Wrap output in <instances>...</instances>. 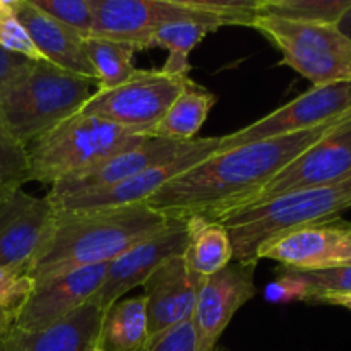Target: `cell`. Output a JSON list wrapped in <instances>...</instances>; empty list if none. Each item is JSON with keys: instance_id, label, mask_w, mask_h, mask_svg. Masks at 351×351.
Masks as SVG:
<instances>
[{"instance_id": "obj_35", "label": "cell", "mask_w": 351, "mask_h": 351, "mask_svg": "<svg viewBox=\"0 0 351 351\" xmlns=\"http://www.w3.org/2000/svg\"><path fill=\"white\" fill-rule=\"evenodd\" d=\"M336 26H338L339 31H341V33L351 41V3H350L348 9L345 10V14H343L341 19L338 21V24H336Z\"/></svg>"}, {"instance_id": "obj_16", "label": "cell", "mask_w": 351, "mask_h": 351, "mask_svg": "<svg viewBox=\"0 0 351 351\" xmlns=\"http://www.w3.org/2000/svg\"><path fill=\"white\" fill-rule=\"evenodd\" d=\"M187 144L189 143H173V141L160 139V137L144 136L143 139L99 161L95 167L51 185L47 197L50 201H57V199L113 187L120 182L143 173L144 170L161 161L177 156L187 147Z\"/></svg>"}, {"instance_id": "obj_30", "label": "cell", "mask_w": 351, "mask_h": 351, "mask_svg": "<svg viewBox=\"0 0 351 351\" xmlns=\"http://www.w3.org/2000/svg\"><path fill=\"white\" fill-rule=\"evenodd\" d=\"M41 12L71 27L82 38L91 36L95 24L93 0H31Z\"/></svg>"}, {"instance_id": "obj_26", "label": "cell", "mask_w": 351, "mask_h": 351, "mask_svg": "<svg viewBox=\"0 0 351 351\" xmlns=\"http://www.w3.org/2000/svg\"><path fill=\"white\" fill-rule=\"evenodd\" d=\"M86 53L96 72V89H113L137 72L134 55L137 48L103 38H86Z\"/></svg>"}, {"instance_id": "obj_36", "label": "cell", "mask_w": 351, "mask_h": 351, "mask_svg": "<svg viewBox=\"0 0 351 351\" xmlns=\"http://www.w3.org/2000/svg\"><path fill=\"white\" fill-rule=\"evenodd\" d=\"M0 351H5V343H3V336H0Z\"/></svg>"}, {"instance_id": "obj_10", "label": "cell", "mask_w": 351, "mask_h": 351, "mask_svg": "<svg viewBox=\"0 0 351 351\" xmlns=\"http://www.w3.org/2000/svg\"><path fill=\"white\" fill-rule=\"evenodd\" d=\"M351 175V115L312 144L239 209L256 208L290 192L321 187ZM233 211V213H235ZM232 215V213H230ZM228 216V215H226ZM225 218V216H223Z\"/></svg>"}, {"instance_id": "obj_12", "label": "cell", "mask_w": 351, "mask_h": 351, "mask_svg": "<svg viewBox=\"0 0 351 351\" xmlns=\"http://www.w3.org/2000/svg\"><path fill=\"white\" fill-rule=\"evenodd\" d=\"M259 263H235L202 278L195 298L192 326L195 351H215L233 315L256 295V269Z\"/></svg>"}, {"instance_id": "obj_28", "label": "cell", "mask_w": 351, "mask_h": 351, "mask_svg": "<svg viewBox=\"0 0 351 351\" xmlns=\"http://www.w3.org/2000/svg\"><path fill=\"white\" fill-rule=\"evenodd\" d=\"M29 178L27 147L10 134L0 117V197L23 189Z\"/></svg>"}, {"instance_id": "obj_33", "label": "cell", "mask_w": 351, "mask_h": 351, "mask_svg": "<svg viewBox=\"0 0 351 351\" xmlns=\"http://www.w3.org/2000/svg\"><path fill=\"white\" fill-rule=\"evenodd\" d=\"M31 62L34 60H29V58L23 57V55L12 53V51L0 47V88L9 84L21 72L26 71L31 65Z\"/></svg>"}, {"instance_id": "obj_38", "label": "cell", "mask_w": 351, "mask_h": 351, "mask_svg": "<svg viewBox=\"0 0 351 351\" xmlns=\"http://www.w3.org/2000/svg\"><path fill=\"white\" fill-rule=\"evenodd\" d=\"M215 351H223V350H221V348H216Z\"/></svg>"}, {"instance_id": "obj_15", "label": "cell", "mask_w": 351, "mask_h": 351, "mask_svg": "<svg viewBox=\"0 0 351 351\" xmlns=\"http://www.w3.org/2000/svg\"><path fill=\"white\" fill-rule=\"evenodd\" d=\"M55 219L48 197H34L23 189L0 197V267L29 269L43 249Z\"/></svg>"}, {"instance_id": "obj_1", "label": "cell", "mask_w": 351, "mask_h": 351, "mask_svg": "<svg viewBox=\"0 0 351 351\" xmlns=\"http://www.w3.org/2000/svg\"><path fill=\"white\" fill-rule=\"evenodd\" d=\"M346 117L302 132L243 144L230 151H216L199 165L171 178L147 199L146 204L168 218L204 216L218 221L257 194L295 158L331 132Z\"/></svg>"}, {"instance_id": "obj_7", "label": "cell", "mask_w": 351, "mask_h": 351, "mask_svg": "<svg viewBox=\"0 0 351 351\" xmlns=\"http://www.w3.org/2000/svg\"><path fill=\"white\" fill-rule=\"evenodd\" d=\"M250 27L280 50V65L304 75L312 88L351 81V41L336 24L256 16Z\"/></svg>"}, {"instance_id": "obj_5", "label": "cell", "mask_w": 351, "mask_h": 351, "mask_svg": "<svg viewBox=\"0 0 351 351\" xmlns=\"http://www.w3.org/2000/svg\"><path fill=\"white\" fill-rule=\"evenodd\" d=\"M91 36L147 50L161 26L194 21L208 26H245L250 17L247 0H93ZM89 36V38H91Z\"/></svg>"}, {"instance_id": "obj_9", "label": "cell", "mask_w": 351, "mask_h": 351, "mask_svg": "<svg viewBox=\"0 0 351 351\" xmlns=\"http://www.w3.org/2000/svg\"><path fill=\"white\" fill-rule=\"evenodd\" d=\"M351 113V81L311 88L257 122L219 137L218 151L314 129Z\"/></svg>"}, {"instance_id": "obj_23", "label": "cell", "mask_w": 351, "mask_h": 351, "mask_svg": "<svg viewBox=\"0 0 351 351\" xmlns=\"http://www.w3.org/2000/svg\"><path fill=\"white\" fill-rule=\"evenodd\" d=\"M215 103L216 96L209 89L202 88L189 77L184 91L171 103L149 136L173 143H191L201 130Z\"/></svg>"}, {"instance_id": "obj_14", "label": "cell", "mask_w": 351, "mask_h": 351, "mask_svg": "<svg viewBox=\"0 0 351 351\" xmlns=\"http://www.w3.org/2000/svg\"><path fill=\"white\" fill-rule=\"evenodd\" d=\"M297 271H322L351 264V223L345 219L317 223L271 240L257 254Z\"/></svg>"}, {"instance_id": "obj_27", "label": "cell", "mask_w": 351, "mask_h": 351, "mask_svg": "<svg viewBox=\"0 0 351 351\" xmlns=\"http://www.w3.org/2000/svg\"><path fill=\"white\" fill-rule=\"evenodd\" d=\"M351 0H259L257 16L283 17L304 23L338 24Z\"/></svg>"}, {"instance_id": "obj_24", "label": "cell", "mask_w": 351, "mask_h": 351, "mask_svg": "<svg viewBox=\"0 0 351 351\" xmlns=\"http://www.w3.org/2000/svg\"><path fill=\"white\" fill-rule=\"evenodd\" d=\"M146 343L147 315L143 295L115 302L103 315L96 346L101 351H139Z\"/></svg>"}, {"instance_id": "obj_25", "label": "cell", "mask_w": 351, "mask_h": 351, "mask_svg": "<svg viewBox=\"0 0 351 351\" xmlns=\"http://www.w3.org/2000/svg\"><path fill=\"white\" fill-rule=\"evenodd\" d=\"M216 27L208 26L194 21H177L161 26L151 38L149 48H165L168 51V58L160 71L170 75H184L187 77L191 72L189 55L191 51L204 40V36Z\"/></svg>"}, {"instance_id": "obj_11", "label": "cell", "mask_w": 351, "mask_h": 351, "mask_svg": "<svg viewBox=\"0 0 351 351\" xmlns=\"http://www.w3.org/2000/svg\"><path fill=\"white\" fill-rule=\"evenodd\" d=\"M187 237V218H175L165 230L120 254L108 264L105 280L89 304L101 312L108 311L127 291L143 287L158 267L184 256Z\"/></svg>"}, {"instance_id": "obj_20", "label": "cell", "mask_w": 351, "mask_h": 351, "mask_svg": "<svg viewBox=\"0 0 351 351\" xmlns=\"http://www.w3.org/2000/svg\"><path fill=\"white\" fill-rule=\"evenodd\" d=\"M105 312L93 304L41 331H23L12 328L5 336V351H88L96 345Z\"/></svg>"}, {"instance_id": "obj_17", "label": "cell", "mask_w": 351, "mask_h": 351, "mask_svg": "<svg viewBox=\"0 0 351 351\" xmlns=\"http://www.w3.org/2000/svg\"><path fill=\"white\" fill-rule=\"evenodd\" d=\"M106 269L108 264L81 267L34 285L14 328L33 332L64 321L89 304L101 287Z\"/></svg>"}, {"instance_id": "obj_31", "label": "cell", "mask_w": 351, "mask_h": 351, "mask_svg": "<svg viewBox=\"0 0 351 351\" xmlns=\"http://www.w3.org/2000/svg\"><path fill=\"white\" fill-rule=\"evenodd\" d=\"M0 47L34 62H47L17 19L12 0H0Z\"/></svg>"}, {"instance_id": "obj_22", "label": "cell", "mask_w": 351, "mask_h": 351, "mask_svg": "<svg viewBox=\"0 0 351 351\" xmlns=\"http://www.w3.org/2000/svg\"><path fill=\"white\" fill-rule=\"evenodd\" d=\"M187 247L184 261L199 278H208L233 263V247L221 221L191 216L187 218Z\"/></svg>"}, {"instance_id": "obj_29", "label": "cell", "mask_w": 351, "mask_h": 351, "mask_svg": "<svg viewBox=\"0 0 351 351\" xmlns=\"http://www.w3.org/2000/svg\"><path fill=\"white\" fill-rule=\"evenodd\" d=\"M33 287L27 271L0 267V336H5L16 326Z\"/></svg>"}, {"instance_id": "obj_18", "label": "cell", "mask_w": 351, "mask_h": 351, "mask_svg": "<svg viewBox=\"0 0 351 351\" xmlns=\"http://www.w3.org/2000/svg\"><path fill=\"white\" fill-rule=\"evenodd\" d=\"M202 278L192 273L184 257L158 267L144 287L147 315V343L192 319Z\"/></svg>"}, {"instance_id": "obj_8", "label": "cell", "mask_w": 351, "mask_h": 351, "mask_svg": "<svg viewBox=\"0 0 351 351\" xmlns=\"http://www.w3.org/2000/svg\"><path fill=\"white\" fill-rule=\"evenodd\" d=\"M189 75L141 71L113 89H96L79 112L108 120L139 136H149L171 103L184 91Z\"/></svg>"}, {"instance_id": "obj_32", "label": "cell", "mask_w": 351, "mask_h": 351, "mask_svg": "<svg viewBox=\"0 0 351 351\" xmlns=\"http://www.w3.org/2000/svg\"><path fill=\"white\" fill-rule=\"evenodd\" d=\"M139 351H195V331L192 321L175 326L160 338L146 343Z\"/></svg>"}, {"instance_id": "obj_19", "label": "cell", "mask_w": 351, "mask_h": 351, "mask_svg": "<svg viewBox=\"0 0 351 351\" xmlns=\"http://www.w3.org/2000/svg\"><path fill=\"white\" fill-rule=\"evenodd\" d=\"M12 5L17 19L45 60L96 82V72L86 53L81 34L41 12L31 0H12Z\"/></svg>"}, {"instance_id": "obj_37", "label": "cell", "mask_w": 351, "mask_h": 351, "mask_svg": "<svg viewBox=\"0 0 351 351\" xmlns=\"http://www.w3.org/2000/svg\"><path fill=\"white\" fill-rule=\"evenodd\" d=\"M88 351H101V350H99V348H98V346H96V345H95V346H91V348H89Z\"/></svg>"}, {"instance_id": "obj_4", "label": "cell", "mask_w": 351, "mask_h": 351, "mask_svg": "<svg viewBox=\"0 0 351 351\" xmlns=\"http://www.w3.org/2000/svg\"><path fill=\"white\" fill-rule=\"evenodd\" d=\"M95 81L55 67L50 62H31L16 79L0 88V117L24 146L50 132L77 113L91 98Z\"/></svg>"}, {"instance_id": "obj_34", "label": "cell", "mask_w": 351, "mask_h": 351, "mask_svg": "<svg viewBox=\"0 0 351 351\" xmlns=\"http://www.w3.org/2000/svg\"><path fill=\"white\" fill-rule=\"evenodd\" d=\"M314 304L336 305V307H345V308H348V311H351V293L324 295V297H319Z\"/></svg>"}, {"instance_id": "obj_2", "label": "cell", "mask_w": 351, "mask_h": 351, "mask_svg": "<svg viewBox=\"0 0 351 351\" xmlns=\"http://www.w3.org/2000/svg\"><path fill=\"white\" fill-rule=\"evenodd\" d=\"M173 219L146 202L55 211L50 235L27 274L33 285H38L72 269L110 264L141 240L167 228Z\"/></svg>"}, {"instance_id": "obj_13", "label": "cell", "mask_w": 351, "mask_h": 351, "mask_svg": "<svg viewBox=\"0 0 351 351\" xmlns=\"http://www.w3.org/2000/svg\"><path fill=\"white\" fill-rule=\"evenodd\" d=\"M219 146V137H201L187 144L184 151L177 156L147 168L143 173L129 178L125 182L103 189V191L88 192V194L72 195V197L48 201L55 208V211L65 209H95V208H117V206H130L146 202L153 197L163 185H167L171 178L178 177L189 168L195 167L206 158L215 154Z\"/></svg>"}, {"instance_id": "obj_6", "label": "cell", "mask_w": 351, "mask_h": 351, "mask_svg": "<svg viewBox=\"0 0 351 351\" xmlns=\"http://www.w3.org/2000/svg\"><path fill=\"white\" fill-rule=\"evenodd\" d=\"M143 137L108 120L77 112L27 146L29 178L51 187Z\"/></svg>"}, {"instance_id": "obj_3", "label": "cell", "mask_w": 351, "mask_h": 351, "mask_svg": "<svg viewBox=\"0 0 351 351\" xmlns=\"http://www.w3.org/2000/svg\"><path fill=\"white\" fill-rule=\"evenodd\" d=\"M351 209V175L321 187L290 192L218 219L225 225L235 263H259L257 254L278 237L338 219Z\"/></svg>"}, {"instance_id": "obj_21", "label": "cell", "mask_w": 351, "mask_h": 351, "mask_svg": "<svg viewBox=\"0 0 351 351\" xmlns=\"http://www.w3.org/2000/svg\"><path fill=\"white\" fill-rule=\"evenodd\" d=\"M351 293V264L322 271H297L281 267L276 281L267 285L269 302H308L324 295Z\"/></svg>"}]
</instances>
